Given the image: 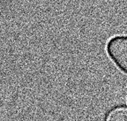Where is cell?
<instances>
[{"label":"cell","instance_id":"obj_1","mask_svg":"<svg viewBox=\"0 0 127 121\" xmlns=\"http://www.w3.org/2000/svg\"><path fill=\"white\" fill-rule=\"evenodd\" d=\"M106 51L111 61L127 74V36H116L109 39Z\"/></svg>","mask_w":127,"mask_h":121},{"label":"cell","instance_id":"obj_2","mask_svg":"<svg viewBox=\"0 0 127 121\" xmlns=\"http://www.w3.org/2000/svg\"><path fill=\"white\" fill-rule=\"evenodd\" d=\"M105 121H127V108L116 107L106 116Z\"/></svg>","mask_w":127,"mask_h":121}]
</instances>
